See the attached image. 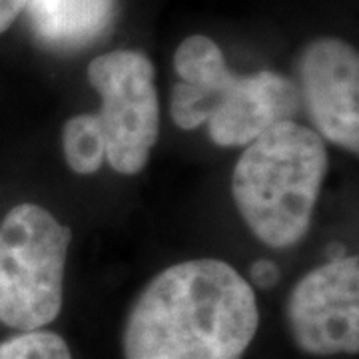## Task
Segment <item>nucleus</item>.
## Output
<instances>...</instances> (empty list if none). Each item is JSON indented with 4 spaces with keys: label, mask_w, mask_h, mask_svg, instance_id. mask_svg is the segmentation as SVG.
Here are the masks:
<instances>
[{
    "label": "nucleus",
    "mask_w": 359,
    "mask_h": 359,
    "mask_svg": "<svg viewBox=\"0 0 359 359\" xmlns=\"http://www.w3.org/2000/svg\"><path fill=\"white\" fill-rule=\"evenodd\" d=\"M259 325L256 294L219 259H190L158 273L130 309L126 359H240Z\"/></svg>",
    "instance_id": "nucleus-1"
},
{
    "label": "nucleus",
    "mask_w": 359,
    "mask_h": 359,
    "mask_svg": "<svg viewBox=\"0 0 359 359\" xmlns=\"http://www.w3.org/2000/svg\"><path fill=\"white\" fill-rule=\"evenodd\" d=\"M325 172L327 150L320 134L294 120L278 122L238 160L233 202L259 242L290 248L308 233Z\"/></svg>",
    "instance_id": "nucleus-2"
},
{
    "label": "nucleus",
    "mask_w": 359,
    "mask_h": 359,
    "mask_svg": "<svg viewBox=\"0 0 359 359\" xmlns=\"http://www.w3.org/2000/svg\"><path fill=\"white\" fill-rule=\"evenodd\" d=\"M170 114L182 130L208 124L218 146H248L278 122L292 120L299 92L290 78L276 72L236 76L218 44L208 36H190L176 50Z\"/></svg>",
    "instance_id": "nucleus-3"
},
{
    "label": "nucleus",
    "mask_w": 359,
    "mask_h": 359,
    "mask_svg": "<svg viewBox=\"0 0 359 359\" xmlns=\"http://www.w3.org/2000/svg\"><path fill=\"white\" fill-rule=\"evenodd\" d=\"M72 233L36 204L14 205L0 224V321L18 332L42 330L62 308Z\"/></svg>",
    "instance_id": "nucleus-4"
},
{
    "label": "nucleus",
    "mask_w": 359,
    "mask_h": 359,
    "mask_svg": "<svg viewBox=\"0 0 359 359\" xmlns=\"http://www.w3.org/2000/svg\"><path fill=\"white\" fill-rule=\"evenodd\" d=\"M88 80L102 98L96 116L108 164L120 174H138L160 128L154 66L142 52L114 50L90 62Z\"/></svg>",
    "instance_id": "nucleus-5"
},
{
    "label": "nucleus",
    "mask_w": 359,
    "mask_h": 359,
    "mask_svg": "<svg viewBox=\"0 0 359 359\" xmlns=\"http://www.w3.org/2000/svg\"><path fill=\"white\" fill-rule=\"evenodd\" d=\"M285 321L308 355L359 351V257L347 256L309 271L292 290Z\"/></svg>",
    "instance_id": "nucleus-6"
},
{
    "label": "nucleus",
    "mask_w": 359,
    "mask_h": 359,
    "mask_svg": "<svg viewBox=\"0 0 359 359\" xmlns=\"http://www.w3.org/2000/svg\"><path fill=\"white\" fill-rule=\"evenodd\" d=\"M302 100L323 138L347 152L359 150V58L339 39H318L297 65Z\"/></svg>",
    "instance_id": "nucleus-7"
},
{
    "label": "nucleus",
    "mask_w": 359,
    "mask_h": 359,
    "mask_svg": "<svg viewBox=\"0 0 359 359\" xmlns=\"http://www.w3.org/2000/svg\"><path fill=\"white\" fill-rule=\"evenodd\" d=\"M118 0H26L34 34L56 50H78L104 36L116 18Z\"/></svg>",
    "instance_id": "nucleus-8"
},
{
    "label": "nucleus",
    "mask_w": 359,
    "mask_h": 359,
    "mask_svg": "<svg viewBox=\"0 0 359 359\" xmlns=\"http://www.w3.org/2000/svg\"><path fill=\"white\" fill-rule=\"evenodd\" d=\"M66 164L76 174H96L106 160L104 134L96 114H78L66 120L62 128Z\"/></svg>",
    "instance_id": "nucleus-9"
},
{
    "label": "nucleus",
    "mask_w": 359,
    "mask_h": 359,
    "mask_svg": "<svg viewBox=\"0 0 359 359\" xmlns=\"http://www.w3.org/2000/svg\"><path fill=\"white\" fill-rule=\"evenodd\" d=\"M0 359H72V353L58 334L34 330L4 339Z\"/></svg>",
    "instance_id": "nucleus-10"
},
{
    "label": "nucleus",
    "mask_w": 359,
    "mask_h": 359,
    "mask_svg": "<svg viewBox=\"0 0 359 359\" xmlns=\"http://www.w3.org/2000/svg\"><path fill=\"white\" fill-rule=\"evenodd\" d=\"M250 273H252V280H254L257 287H264V290L276 285L278 280H280V268L273 262H269V259H259V262H256L252 266Z\"/></svg>",
    "instance_id": "nucleus-11"
},
{
    "label": "nucleus",
    "mask_w": 359,
    "mask_h": 359,
    "mask_svg": "<svg viewBox=\"0 0 359 359\" xmlns=\"http://www.w3.org/2000/svg\"><path fill=\"white\" fill-rule=\"evenodd\" d=\"M26 0H0V34L8 30L16 16L25 11Z\"/></svg>",
    "instance_id": "nucleus-12"
},
{
    "label": "nucleus",
    "mask_w": 359,
    "mask_h": 359,
    "mask_svg": "<svg viewBox=\"0 0 359 359\" xmlns=\"http://www.w3.org/2000/svg\"><path fill=\"white\" fill-rule=\"evenodd\" d=\"M327 252H330V262H335V259H341L344 256V245L341 244H332L330 248H327Z\"/></svg>",
    "instance_id": "nucleus-13"
}]
</instances>
